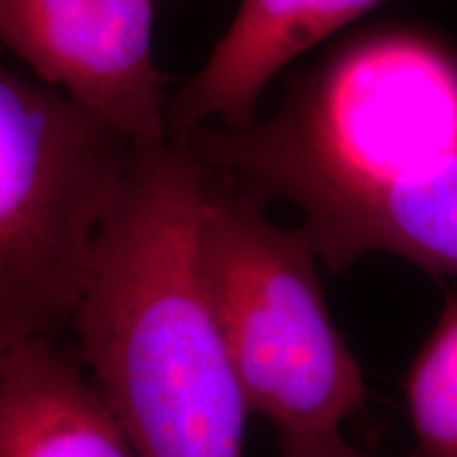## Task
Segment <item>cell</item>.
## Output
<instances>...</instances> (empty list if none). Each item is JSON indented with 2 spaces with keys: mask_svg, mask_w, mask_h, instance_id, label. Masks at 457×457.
I'll return each instance as SVG.
<instances>
[{
  "mask_svg": "<svg viewBox=\"0 0 457 457\" xmlns=\"http://www.w3.org/2000/svg\"><path fill=\"white\" fill-rule=\"evenodd\" d=\"M0 47L136 145L170 138L153 0H0Z\"/></svg>",
  "mask_w": 457,
  "mask_h": 457,
  "instance_id": "cell-4",
  "label": "cell"
},
{
  "mask_svg": "<svg viewBox=\"0 0 457 457\" xmlns=\"http://www.w3.org/2000/svg\"><path fill=\"white\" fill-rule=\"evenodd\" d=\"M7 54L0 47V350L71 328L138 146Z\"/></svg>",
  "mask_w": 457,
  "mask_h": 457,
  "instance_id": "cell-3",
  "label": "cell"
},
{
  "mask_svg": "<svg viewBox=\"0 0 457 457\" xmlns=\"http://www.w3.org/2000/svg\"><path fill=\"white\" fill-rule=\"evenodd\" d=\"M282 457H370L341 438L339 432L279 436Z\"/></svg>",
  "mask_w": 457,
  "mask_h": 457,
  "instance_id": "cell-9",
  "label": "cell"
},
{
  "mask_svg": "<svg viewBox=\"0 0 457 457\" xmlns=\"http://www.w3.org/2000/svg\"><path fill=\"white\" fill-rule=\"evenodd\" d=\"M199 244L205 296L250 413L279 436L339 432L367 403V384L328 313L307 233L279 227L205 165Z\"/></svg>",
  "mask_w": 457,
  "mask_h": 457,
  "instance_id": "cell-2",
  "label": "cell"
},
{
  "mask_svg": "<svg viewBox=\"0 0 457 457\" xmlns=\"http://www.w3.org/2000/svg\"><path fill=\"white\" fill-rule=\"evenodd\" d=\"M386 0H242L205 64L168 100L170 138L254 123L262 91L296 57Z\"/></svg>",
  "mask_w": 457,
  "mask_h": 457,
  "instance_id": "cell-6",
  "label": "cell"
},
{
  "mask_svg": "<svg viewBox=\"0 0 457 457\" xmlns=\"http://www.w3.org/2000/svg\"><path fill=\"white\" fill-rule=\"evenodd\" d=\"M0 457H140L71 345L0 350Z\"/></svg>",
  "mask_w": 457,
  "mask_h": 457,
  "instance_id": "cell-7",
  "label": "cell"
},
{
  "mask_svg": "<svg viewBox=\"0 0 457 457\" xmlns=\"http://www.w3.org/2000/svg\"><path fill=\"white\" fill-rule=\"evenodd\" d=\"M205 165L138 145L72 313V350L140 457H244L250 413L204 288Z\"/></svg>",
  "mask_w": 457,
  "mask_h": 457,
  "instance_id": "cell-1",
  "label": "cell"
},
{
  "mask_svg": "<svg viewBox=\"0 0 457 457\" xmlns=\"http://www.w3.org/2000/svg\"><path fill=\"white\" fill-rule=\"evenodd\" d=\"M295 210L330 271L386 253L457 276V145L387 179L316 193Z\"/></svg>",
  "mask_w": 457,
  "mask_h": 457,
  "instance_id": "cell-5",
  "label": "cell"
},
{
  "mask_svg": "<svg viewBox=\"0 0 457 457\" xmlns=\"http://www.w3.org/2000/svg\"><path fill=\"white\" fill-rule=\"evenodd\" d=\"M407 404L421 457H457V295L409 370Z\"/></svg>",
  "mask_w": 457,
  "mask_h": 457,
  "instance_id": "cell-8",
  "label": "cell"
}]
</instances>
